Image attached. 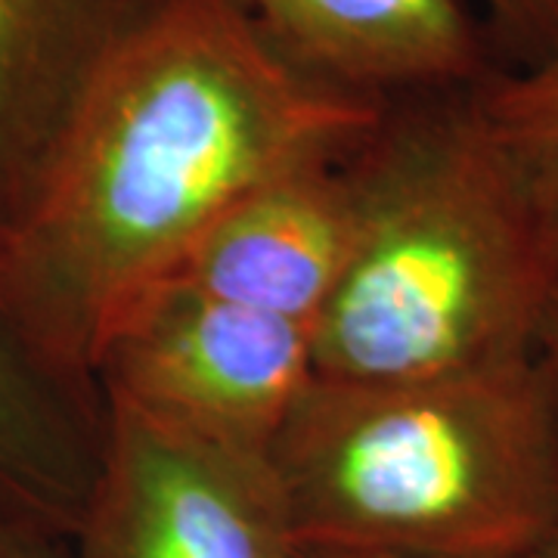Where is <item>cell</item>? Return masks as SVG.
<instances>
[{
    "label": "cell",
    "mask_w": 558,
    "mask_h": 558,
    "mask_svg": "<svg viewBox=\"0 0 558 558\" xmlns=\"http://www.w3.org/2000/svg\"><path fill=\"white\" fill-rule=\"evenodd\" d=\"M348 153L295 161L255 183L165 279L314 336L357 240Z\"/></svg>",
    "instance_id": "cell-6"
},
{
    "label": "cell",
    "mask_w": 558,
    "mask_h": 558,
    "mask_svg": "<svg viewBox=\"0 0 558 558\" xmlns=\"http://www.w3.org/2000/svg\"><path fill=\"white\" fill-rule=\"evenodd\" d=\"M270 469L299 546L527 558L558 534V416L539 357L425 379H317Z\"/></svg>",
    "instance_id": "cell-3"
},
{
    "label": "cell",
    "mask_w": 558,
    "mask_h": 558,
    "mask_svg": "<svg viewBox=\"0 0 558 558\" xmlns=\"http://www.w3.org/2000/svg\"><path fill=\"white\" fill-rule=\"evenodd\" d=\"M478 94L558 255V44L531 65L497 69L481 81Z\"/></svg>",
    "instance_id": "cell-10"
},
{
    "label": "cell",
    "mask_w": 558,
    "mask_h": 558,
    "mask_svg": "<svg viewBox=\"0 0 558 558\" xmlns=\"http://www.w3.org/2000/svg\"><path fill=\"white\" fill-rule=\"evenodd\" d=\"M527 558H558V534L549 543H543L537 553H531Z\"/></svg>",
    "instance_id": "cell-15"
},
{
    "label": "cell",
    "mask_w": 558,
    "mask_h": 558,
    "mask_svg": "<svg viewBox=\"0 0 558 558\" xmlns=\"http://www.w3.org/2000/svg\"><path fill=\"white\" fill-rule=\"evenodd\" d=\"M78 558H292L299 539L270 459L106 407Z\"/></svg>",
    "instance_id": "cell-5"
},
{
    "label": "cell",
    "mask_w": 558,
    "mask_h": 558,
    "mask_svg": "<svg viewBox=\"0 0 558 558\" xmlns=\"http://www.w3.org/2000/svg\"><path fill=\"white\" fill-rule=\"evenodd\" d=\"M478 87L381 102L351 146L357 240L314 326L317 376L425 379L539 357L558 255Z\"/></svg>",
    "instance_id": "cell-2"
},
{
    "label": "cell",
    "mask_w": 558,
    "mask_h": 558,
    "mask_svg": "<svg viewBox=\"0 0 558 558\" xmlns=\"http://www.w3.org/2000/svg\"><path fill=\"white\" fill-rule=\"evenodd\" d=\"M539 360L546 366V379H549V388H553V403H556L558 416V307L549 329H546V339H543V348H539Z\"/></svg>",
    "instance_id": "cell-13"
},
{
    "label": "cell",
    "mask_w": 558,
    "mask_h": 558,
    "mask_svg": "<svg viewBox=\"0 0 558 558\" xmlns=\"http://www.w3.org/2000/svg\"><path fill=\"white\" fill-rule=\"evenodd\" d=\"M301 72L388 102L472 87L499 69L484 22L462 0H240Z\"/></svg>",
    "instance_id": "cell-8"
},
{
    "label": "cell",
    "mask_w": 558,
    "mask_h": 558,
    "mask_svg": "<svg viewBox=\"0 0 558 558\" xmlns=\"http://www.w3.org/2000/svg\"><path fill=\"white\" fill-rule=\"evenodd\" d=\"M314 379L311 329L171 279L121 311L94 360L106 407L264 459Z\"/></svg>",
    "instance_id": "cell-4"
},
{
    "label": "cell",
    "mask_w": 558,
    "mask_h": 558,
    "mask_svg": "<svg viewBox=\"0 0 558 558\" xmlns=\"http://www.w3.org/2000/svg\"><path fill=\"white\" fill-rule=\"evenodd\" d=\"M292 558H410V556L369 553V549H339V546H299Z\"/></svg>",
    "instance_id": "cell-14"
},
{
    "label": "cell",
    "mask_w": 558,
    "mask_h": 558,
    "mask_svg": "<svg viewBox=\"0 0 558 558\" xmlns=\"http://www.w3.org/2000/svg\"><path fill=\"white\" fill-rule=\"evenodd\" d=\"M301 72L240 0H161L81 109L35 211L0 245V304L94 379L106 332L255 183L376 121Z\"/></svg>",
    "instance_id": "cell-1"
},
{
    "label": "cell",
    "mask_w": 558,
    "mask_h": 558,
    "mask_svg": "<svg viewBox=\"0 0 558 558\" xmlns=\"http://www.w3.org/2000/svg\"><path fill=\"white\" fill-rule=\"evenodd\" d=\"M106 444L97 381L47 357L0 304V512L78 534Z\"/></svg>",
    "instance_id": "cell-9"
},
{
    "label": "cell",
    "mask_w": 558,
    "mask_h": 558,
    "mask_svg": "<svg viewBox=\"0 0 558 558\" xmlns=\"http://www.w3.org/2000/svg\"><path fill=\"white\" fill-rule=\"evenodd\" d=\"M161 0H0V245L35 211L97 81Z\"/></svg>",
    "instance_id": "cell-7"
},
{
    "label": "cell",
    "mask_w": 558,
    "mask_h": 558,
    "mask_svg": "<svg viewBox=\"0 0 558 558\" xmlns=\"http://www.w3.org/2000/svg\"><path fill=\"white\" fill-rule=\"evenodd\" d=\"M0 558H78L75 543L0 512Z\"/></svg>",
    "instance_id": "cell-12"
},
{
    "label": "cell",
    "mask_w": 558,
    "mask_h": 558,
    "mask_svg": "<svg viewBox=\"0 0 558 558\" xmlns=\"http://www.w3.org/2000/svg\"><path fill=\"white\" fill-rule=\"evenodd\" d=\"M499 69H521L558 44V0H481Z\"/></svg>",
    "instance_id": "cell-11"
}]
</instances>
